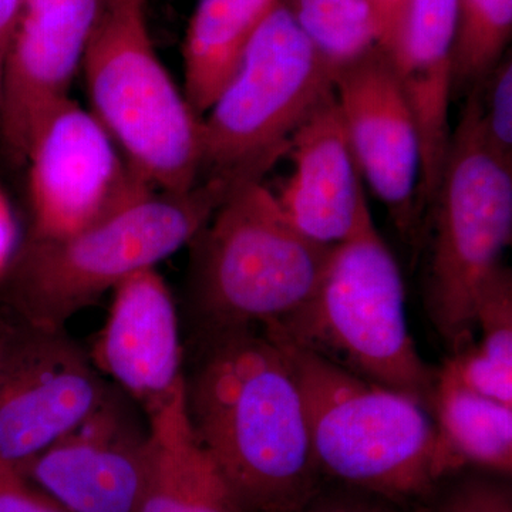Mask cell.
Instances as JSON below:
<instances>
[{
	"label": "cell",
	"instance_id": "cell-18",
	"mask_svg": "<svg viewBox=\"0 0 512 512\" xmlns=\"http://www.w3.org/2000/svg\"><path fill=\"white\" fill-rule=\"evenodd\" d=\"M430 410L457 471L470 466L511 477L512 406L470 389L446 363L437 372Z\"/></svg>",
	"mask_w": 512,
	"mask_h": 512
},
{
	"label": "cell",
	"instance_id": "cell-14",
	"mask_svg": "<svg viewBox=\"0 0 512 512\" xmlns=\"http://www.w3.org/2000/svg\"><path fill=\"white\" fill-rule=\"evenodd\" d=\"M111 293L93 363L150 417L187 393L173 293L156 268L131 275Z\"/></svg>",
	"mask_w": 512,
	"mask_h": 512
},
{
	"label": "cell",
	"instance_id": "cell-26",
	"mask_svg": "<svg viewBox=\"0 0 512 512\" xmlns=\"http://www.w3.org/2000/svg\"><path fill=\"white\" fill-rule=\"evenodd\" d=\"M380 26V49L390 57L402 40L412 0H369Z\"/></svg>",
	"mask_w": 512,
	"mask_h": 512
},
{
	"label": "cell",
	"instance_id": "cell-1",
	"mask_svg": "<svg viewBox=\"0 0 512 512\" xmlns=\"http://www.w3.org/2000/svg\"><path fill=\"white\" fill-rule=\"evenodd\" d=\"M187 407L239 512H302L322 490L301 390L264 333L208 338Z\"/></svg>",
	"mask_w": 512,
	"mask_h": 512
},
{
	"label": "cell",
	"instance_id": "cell-16",
	"mask_svg": "<svg viewBox=\"0 0 512 512\" xmlns=\"http://www.w3.org/2000/svg\"><path fill=\"white\" fill-rule=\"evenodd\" d=\"M150 460L137 512H239L192 429L187 393L147 417Z\"/></svg>",
	"mask_w": 512,
	"mask_h": 512
},
{
	"label": "cell",
	"instance_id": "cell-7",
	"mask_svg": "<svg viewBox=\"0 0 512 512\" xmlns=\"http://www.w3.org/2000/svg\"><path fill=\"white\" fill-rule=\"evenodd\" d=\"M147 2L107 0L82 64L90 110L157 191H188L204 170L202 117L158 56Z\"/></svg>",
	"mask_w": 512,
	"mask_h": 512
},
{
	"label": "cell",
	"instance_id": "cell-15",
	"mask_svg": "<svg viewBox=\"0 0 512 512\" xmlns=\"http://www.w3.org/2000/svg\"><path fill=\"white\" fill-rule=\"evenodd\" d=\"M286 156L293 171L276 197L288 220L323 247L346 241L370 208L333 89L296 128Z\"/></svg>",
	"mask_w": 512,
	"mask_h": 512
},
{
	"label": "cell",
	"instance_id": "cell-13",
	"mask_svg": "<svg viewBox=\"0 0 512 512\" xmlns=\"http://www.w3.org/2000/svg\"><path fill=\"white\" fill-rule=\"evenodd\" d=\"M148 460V427L111 389L99 409L16 470L67 511L137 512Z\"/></svg>",
	"mask_w": 512,
	"mask_h": 512
},
{
	"label": "cell",
	"instance_id": "cell-9",
	"mask_svg": "<svg viewBox=\"0 0 512 512\" xmlns=\"http://www.w3.org/2000/svg\"><path fill=\"white\" fill-rule=\"evenodd\" d=\"M29 235L63 237L156 192L92 110L67 97L30 140Z\"/></svg>",
	"mask_w": 512,
	"mask_h": 512
},
{
	"label": "cell",
	"instance_id": "cell-29",
	"mask_svg": "<svg viewBox=\"0 0 512 512\" xmlns=\"http://www.w3.org/2000/svg\"><path fill=\"white\" fill-rule=\"evenodd\" d=\"M2 93H3V67L0 64V110H2Z\"/></svg>",
	"mask_w": 512,
	"mask_h": 512
},
{
	"label": "cell",
	"instance_id": "cell-22",
	"mask_svg": "<svg viewBox=\"0 0 512 512\" xmlns=\"http://www.w3.org/2000/svg\"><path fill=\"white\" fill-rule=\"evenodd\" d=\"M478 87L485 138L498 156L512 163V60L497 64Z\"/></svg>",
	"mask_w": 512,
	"mask_h": 512
},
{
	"label": "cell",
	"instance_id": "cell-10",
	"mask_svg": "<svg viewBox=\"0 0 512 512\" xmlns=\"http://www.w3.org/2000/svg\"><path fill=\"white\" fill-rule=\"evenodd\" d=\"M111 387L64 330L3 329L0 461L18 468L99 409Z\"/></svg>",
	"mask_w": 512,
	"mask_h": 512
},
{
	"label": "cell",
	"instance_id": "cell-19",
	"mask_svg": "<svg viewBox=\"0 0 512 512\" xmlns=\"http://www.w3.org/2000/svg\"><path fill=\"white\" fill-rule=\"evenodd\" d=\"M476 329L481 338L447 360L470 389L512 406V274L501 265L478 296Z\"/></svg>",
	"mask_w": 512,
	"mask_h": 512
},
{
	"label": "cell",
	"instance_id": "cell-23",
	"mask_svg": "<svg viewBox=\"0 0 512 512\" xmlns=\"http://www.w3.org/2000/svg\"><path fill=\"white\" fill-rule=\"evenodd\" d=\"M511 477L474 470L448 485L437 512H512Z\"/></svg>",
	"mask_w": 512,
	"mask_h": 512
},
{
	"label": "cell",
	"instance_id": "cell-11",
	"mask_svg": "<svg viewBox=\"0 0 512 512\" xmlns=\"http://www.w3.org/2000/svg\"><path fill=\"white\" fill-rule=\"evenodd\" d=\"M333 92L362 178L386 205L403 241L421 249L426 224L417 195L419 133L392 59L375 47L333 73Z\"/></svg>",
	"mask_w": 512,
	"mask_h": 512
},
{
	"label": "cell",
	"instance_id": "cell-8",
	"mask_svg": "<svg viewBox=\"0 0 512 512\" xmlns=\"http://www.w3.org/2000/svg\"><path fill=\"white\" fill-rule=\"evenodd\" d=\"M332 89V69L281 0L202 116V177H264Z\"/></svg>",
	"mask_w": 512,
	"mask_h": 512
},
{
	"label": "cell",
	"instance_id": "cell-20",
	"mask_svg": "<svg viewBox=\"0 0 512 512\" xmlns=\"http://www.w3.org/2000/svg\"><path fill=\"white\" fill-rule=\"evenodd\" d=\"M309 42L335 73L380 47L369 0H282Z\"/></svg>",
	"mask_w": 512,
	"mask_h": 512
},
{
	"label": "cell",
	"instance_id": "cell-17",
	"mask_svg": "<svg viewBox=\"0 0 512 512\" xmlns=\"http://www.w3.org/2000/svg\"><path fill=\"white\" fill-rule=\"evenodd\" d=\"M281 0H198L183 45L184 93L204 116Z\"/></svg>",
	"mask_w": 512,
	"mask_h": 512
},
{
	"label": "cell",
	"instance_id": "cell-12",
	"mask_svg": "<svg viewBox=\"0 0 512 512\" xmlns=\"http://www.w3.org/2000/svg\"><path fill=\"white\" fill-rule=\"evenodd\" d=\"M107 0H22L3 60L0 154L23 167L47 111L70 97Z\"/></svg>",
	"mask_w": 512,
	"mask_h": 512
},
{
	"label": "cell",
	"instance_id": "cell-28",
	"mask_svg": "<svg viewBox=\"0 0 512 512\" xmlns=\"http://www.w3.org/2000/svg\"><path fill=\"white\" fill-rule=\"evenodd\" d=\"M10 225V207L6 200L5 192L0 190V256L6 254V248L9 244Z\"/></svg>",
	"mask_w": 512,
	"mask_h": 512
},
{
	"label": "cell",
	"instance_id": "cell-5",
	"mask_svg": "<svg viewBox=\"0 0 512 512\" xmlns=\"http://www.w3.org/2000/svg\"><path fill=\"white\" fill-rule=\"evenodd\" d=\"M191 244L192 302L207 339L291 315L315 291L332 248L303 237L258 178L229 192Z\"/></svg>",
	"mask_w": 512,
	"mask_h": 512
},
{
	"label": "cell",
	"instance_id": "cell-25",
	"mask_svg": "<svg viewBox=\"0 0 512 512\" xmlns=\"http://www.w3.org/2000/svg\"><path fill=\"white\" fill-rule=\"evenodd\" d=\"M394 505L376 495L343 487L330 493L320 490L302 512H396Z\"/></svg>",
	"mask_w": 512,
	"mask_h": 512
},
{
	"label": "cell",
	"instance_id": "cell-27",
	"mask_svg": "<svg viewBox=\"0 0 512 512\" xmlns=\"http://www.w3.org/2000/svg\"><path fill=\"white\" fill-rule=\"evenodd\" d=\"M22 0H0V64L3 67L13 30L18 22Z\"/></svg>",
	"mask_w": 512,
	"mask_h": 512
},
{
	"label": "cell",
	"instance_id": "cell-2",
	"mask_svg": "<svg viewBox=\"0 0 512 512\" xmlns=\"http://www.w3.org/2000/svg\"><path fill=\"white\" fill-rule=\"evenodd\" d=\"M205 175L191 190L156 191L63 237L26 235L6 266V299L30 328L63 330L131 275L191 244L242 181Z\"/></svg>",
	"mask_w": 512,
	"mask_h": 512
},
{
	"label": "cell",
	"instance_id": "cell-6",
	"mask_svg": "<svg viewBox=\"0 0 512 512\" xmlns=\"http://www.w3.org/2000/svg\"><path fill=\"white\" fill-rule=\"evenodd\" d=\"M512 237V163L485 138L478 87L451 130L426 215V309L451 355L473 342L478 296ZM424 245V244H423Z\"/></svg>",
	"mask_w": 512,
	"mask_h": 512
},
{
	"label": "cell",
	"instance_id": "cell-3",
	"mask_svg": "<svg viewBox=\"0 0 512 512\" xmlns=\"http://www.w3.org/2000/svg\"><path fill=\"white\" fill-rule=\"evenodd\" d=\"M262 333L291 367L323 477L393 504L421 500L456 473L430 409L343 369L281 333Z\"/></svg>",
	"mask_w": 512,
	"mask_h": 512
},
{
	"label": "cell",
	"instance_id": "cell-24",
	"mask_svg": "<svg viewBox=\"0 0 512 512\" xmlns=\"http://www.w3.org/2000/svg\"><path fill=\"white\" fill-rule=\"evenodd\" d=\"M0 512H70L0 461Z\"/></svg>",
	"mask_w": 512,
	"mask_h": 512
},
{
	"label": "cell",
	"instance_id": "cell-21",
	"mask_svg": "<svg viewBox=\"0 0 512 512\" xmlns=\"http://www.w3.org/2000/svg\"><path fill=\"white\" fill-rule=\"evenodd\" d=\"M512 35V0H457L453 97L470 93L504 59Z\"/></svg>",
	"mask_w": 512,
	"mask_h": 512
},
{
	"label": "cell",
	"instance_id": "cell-4",
	"mask_svg": "<svg viewBox=\"0 0 512 512\" xmlns=\"http://www.w3.org/2000/svg\"><path fill=\"white\" fill-rule=\"evenodd\" d=\"M262 328L430 409L437 372L410 336L402 271L370 211L353 235L330 248L308 301Z\"/></svg>",
	"mask_w": 512,
	"mask_h": 512
}]
</instances>
